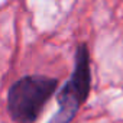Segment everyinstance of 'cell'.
<instances>
[{
    "label": "cell",
    "instance_id": "cell-1",
    "mask_svg": "<svg viewBox=\"0 0 123 123\" xmlns=\"http://www.w3.org/2000/svg\"><path fill=\"white\" fill-rule=\"evenodd\" d=\"M58 78L28 74L18 78L7 91L6 107L15 123H35L58 88Z\"/></svg>",
    "mask_w": 123,
    "mask_h": 123
},
{
    "label": "cell",
    "instance_id": "cell-2",
    "mask_svg": "<svg viewBox=\"0 0 123 123\" xmlns=\"http://www.w3.org/2000/svg\"><path fill=\"white\" fill-rule=\"evenodd\" d=\"M91 91V61L86 42H80L74 54V68L68 81L56 93L58 110L48 123H71Z\"/></svg>",
    "mask_w": 123,
    "mask_h": 123
}]
</instances>
